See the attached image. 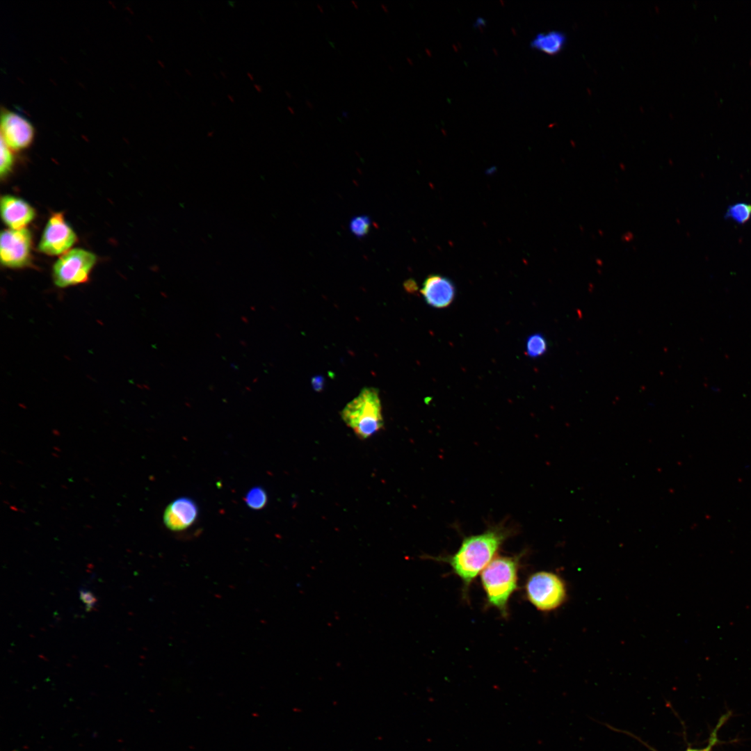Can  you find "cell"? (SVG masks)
<instances>
[{
    "instance_id": "cell-1",
    "label": "cell",
    "mask_w": 751,
    "mask_h": 751,
    "mask_svg": "<svg viewBox=\"0 0 751 751\" xmlns=\"http://www.w3.org/2000/svg\"><path fill=\"white\" fill-rule=\"evenodd\" d=\"M510 534L508 528L499 524L480 534L465 537L455 554L432 558L449 565L453 572L461 580L462 595L467 599L472 581L494 558Z\"/></svg>"
},
{
    "instance_id": "cell-2",
    "label": "cell",
    "mask_w": 751,
    "mask_h": 751,
    "mask_svg": "<svg viewBox=\"0 0 751 751\" xmlns=\"http://www.w3.org/2000/svg\"><path fill=\"white\" fill-rule=\"evenodd\" d=\"M524 554L512 556H496L481 572V583L486 603L506 618L508 603L518 588V574Z\"/></svg>"
},
{
    "instance_id": "cell-3",
    "label": "cell",
    "mask_w": 751,
    "mask_h": 751,
    "mask_svg": "<svg viewBox=\"0 0 751 751\" xmlns=\"http://www.w3.org/2000/svg\"><path fill=\"white\" fill-rule=\"evenodd\" d=\"M344 423L361 439H366L383 428L384 420L379 391L365 387L341 411Z\"/></svg>"
},
{
    "instance_id": "cell-4",
    "label": "cell",
    "mask_w": 751,
    "mask_h": 751,
    "mask_svg": "<svg viewBox=\"0 0 751 751\" xmlns=\"http://www.w3.org/2000/svg\"><path fill=\"white\" fill-rule=\"evenodd\" d=\"M527 600L541 612L554 611L567 599V587L558 574L540 571L531 574L524 586Z\"/></svg>"
},
{
    "instance_id": "cell-5",
    "label": "cell",
    "mask_w": 751,
    "mask_h": 751,
    "mask_svg": "<svg viewBox=\"0 0 751 751\" xmlns=\"http://www.w3.org/2000/svg\"><path fill=\"white\" fill-rule=\"evenodd\" d=\"M96 262L92 252L74 248L63 254L53 266V278L56 286L63 288L84 283Z\"/></svg>"
},
{
    "instance_id": "cell-6",
    "label": "cell",
    "mask_w": 751,
    "mask_h": 751,
    "mask_svg": "<svg viewBox=\"0 0 751 751\" xmlns=\"http://www.w3.org/2000/svg\"><path fill=\"white\" fill-rule=\"evenodd\" d=\"M31 235L26 229H5L1 234V264L8 268H22L31 262Z\"/></svg>"
},
{
    "instance_id": "cell-7",
    "label": "cell",
    "mask_w": 751,
    "mask_h": 751,
    "mask_svg": "<svg viewBox=\"0 0 751 751\" xmlns=\"http://www.w3.org/2000/svg\"><path fill=\"white\" fill-rule=\"evenodd\" d=\"M76 235L65 221L62 213H54L49 218L40 241L39 250L47 255H63L75 243Z\"/></svg>"
},
{
    "instance_id": "cell-8",
    "label": "cell",
    "mask_w": 751,
    "mask_h": 751,
    "mask_svg": "<svg viewBox=\"0 0 751 751\" xmlns=\"http://www.w3.org/2000/svg\"><path fill=\"white\" fill-rule=\"evenodd\" d=\"M34 127L22 115L8 110L1 114V138L12 150L28 147L34 138Z\"/></svg>"
},
{
    "instance_id": "cell-9",
    "label": "cell",
    "mask_w": 751,
    "mask_h": 751,
    "mask_svg": "<svg viewBox=\"0 0 751 751\" xmlns=\"http://www.w3.org/2000/svg\"><path fill=\"white\" fill-rule=\"evenodd\" d=\"M197 515L198 508L195 502L188 497H180L167 506L163 521L169 530L181 531L191 526Z\"/></svg>"
},
{
    "instance_id": "cell-10",
    "label": "cell",
    "mask_w": 751,
    "mask_h": 751,
    "mask_svg": "<svg viewBox=\"0 0 751 751\" xmlns=\"http://www.w3.org/2000/svg\"><path fill=\"white\" fill-rule=\"evenodd\" d=\"M421 293L428 305L442 309L453 301L455 287L449 278L440 275H430L423 282Z\"/></svg>"
},
{
    "instance_id": "cell-11",
    "label": "cell",
    "mask_w": 751,
    "mask_h": 751,
    "mask_svg": "<svg viewBox=\"0 0 751 751\" xmlns=\"http://www.w3.org/2000/svg\"><path fill=\"white\" fill-rule=\"evenodd\" d=\"M1 214L4 223L13 229H25L34 218V209L25 200L3 195L1 199Z\"/></svg>"
},
{
    "instance_id": "cell-12",
    "label": "cell",
    "mask_w": 751,
    "mask_h": 751,
    "mask_svg": "<svg viewBox=\"0 0 751 751\" xmlns=\"http://www.w3.org/2000/svg\"><path fill=\"white\" fill-rule=\"evenodd\" d=\"M565 42L564 33L553 31L538 33L531 41V47L547 54L555 55L562 50Z\"/></svg>"
},
{
    "instance_id": "cell-13",
    "label": "cell",
    "mask_w": 751,
    "mask_h": 751,
    "mask_svg": "<svg viewBox=\"0 0 751 751\" xmlns=\"http://www.w3.org/2000/svg\"><path fill=\"white\" fill-rule=\"evenodd\" d=\"M547 348V341L541 333L533 334L526 340V352L530 357L537 358L544 355Z\"/></svg>"
},
{
    "instance_id": "cell-14",
    "label": "cell",
    "mask_w": 751,
    "mask_h": 751,
    "mask_svg": "<svg viewBox=\"0 0 751 751\" xmlns=\"http://www.w3.org/2000/svg\"><path fill=\"white\" fill-rule=\"evenodd\" d=\"M751 217V204L738 202L729 205L725 213V218L738 224H745Z\"/></svg>"
},
{
    "instance_id": "cell-15",
    "label": "cell",
    "mask_w": 751,
    "mask_h": 751,
    "mask_svg": "<svg viewBox=\"0 0 751 751\" xmlns=\"http://www.w3.org/2000/svg\"><path fill=\"white\" fill-rule=\"evenodd\" d=\"M245 501L248 506L254 510L264 507L267 503V494L261 487L251 488L245 495Z\"/></svg>"
},
{
    "instance_id": "cell-16",
    "label": "cell",
    "mask_w": 751,
    "mask_h": 751,
    "mask_svg": "<svg viewBox=\"0 0 751 751\" xmlns=\"http://www.w3.org/2000/svg\"><path fill=\"white\" fill-rule=\"evenodd\" d=\"M14 158L12 150L1 138V163L0 174L1 178L6 177L11 170Z\"/></svg>"
},
{
    "instance_id": "cell-17",
    "label": "cell",
    "mask_w": 751,
    "mask_h": 751,
    "mask_svg": "<svg viewBox=\"0 0 751 751\" xmlns=\"http://www.w3.org/2000/svg\"><path fill=\"white\" fill-rule=\"evenodd\" d=\"M350 228L355 236L362 237L369 233L371 220L366 216H356L350 220Z\"/></svg>"
},
{
    "instance_id": "cell-18",
    "label": "cell",
    "mask_w": 751,
    "mask_h": 751,
    "mask_svg": "<svg viewBox=\"0 0 751 751\" xmlns=\"http://www.w3.org/2000/svg\"><path fill=\"white\" fill-rule=\"evenodd\" d=\"M728 715H729L728 713L726 714V715H724L723 716H722L719 719V720L718 722V724L716 725V727L713 729V730L712 731V732L711 734L709 743H708V744H707V745L706 747H704L703 748H693L689 747L684 751H712L713 747L715 746V745L718 742V732L720 728L722 727V725L725 722V721L728 718V717H729Z\"/></svg>"
},
{
    "instance_id": "cell-19",
    "label": "cell",
    "mask_w": 751,
    "mask_h": 751,
    "mask_svg": "<svg viewBox=\"0 0 751 751\" xmlns=\"http://www.w3.org/2000/svg\"><path fill=\"white\" fill-rule=\"evenodd\" d=\"M80 597L89 610L93 607L96 601L93 595L90 592L86 590H82L80 591Z\"/></svg>"
},
{
    "instance_id": "cell-20",
    "label": "cell",
    "mask_w": 751,
    "mask_h": 751,
    "mask_svg": "<svg viewBox=\"0 0 751 751\" xmlns=\"http://www.w3.org/2000/svg\"><path fill=\"white\" fill-rule=\"evenodd\" d=\"M311 382L313 389L320 392L323 389L325 379L322 376L316 375L312 378Z\"/></svg>"
}]
</instances>
